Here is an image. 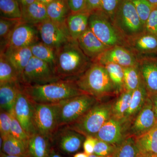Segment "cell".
Masks as SVG:
<instances>
[{
    "instance_id": "cell-1",
    "label": "cell",
    "mask_w": 157,
    "mask_h": 157,
    "mask_svg": "<svg viewBox=\"0 0 157 157\" xmlns=\"http://www.w3.org/2000/svg\"><path fill=\"white\" fill-rule=\"evenodd\" d=\"M83 52L77 40H72L56 49L55 73L61 79H72L81 76L92 63Z\"/></svg>"
},
{
    "instance_id": "cell-2",
    "label": "cell",
    "mask_w": 157,
    "mask_h": 157,
    "mask_svg": "<svg viewBox=\"0 0 157 157\" xmlns=\"http://www.w3.org/2000/svg\"><path fill=\"white\" fill-rule=\"evenodd\" d=\"M24 93L33 103L55 104L85 94L78 88L75 80L61 79L43 85L22 86Z\"/></svg>"
},
{
    "instance_id": "cell-3",
    "label": "cell",
    "mask_w": 157,
    "mask_h": 157,
    "mask_svg": "<svg viewBox=\"0 0 157 157\" xmlns=\"http://www.w3.org/2000/svg\"><path fill=\"white\" fill-rule=\"evenodd\" d=\"M75 82L82 91L98 100L117 93L107 70L99 63H92Z\"/></svg>"
},
{
    "instance_id": "cell-4",
    "label": "cell",
    "mask_w": 157,
    "mask_h": 157,
    "mask_svg": "<svg viewBox=\"0 0 157 157\" xmlns=\"http://www.w3.org/2000/svg\"><path fill=\"white\" fill-rule=\"evenodd\" d=\"M113 103H96L84 115L67 128L83 136H94L111 117Z\"/></svg>"
},
{
    "instance_id": "cell-5",
    "label": "cell",
    "mask_w": 157,
    "mask_h": 157,
    "mask_svg": "<svg viewBox=\"0 0 157 157\" xmlns=\"http://www.w3.org/2000/svg\"><path fill=\"white\" fill-rule=\"evenodd\" d=\"M98 101L93 96L83 94L55 104L59 127L68 125L78 120L98 103Z\"/></svg>"
},
{
    "instance_id": "cell-6",
    "label": "cell",
    "mask_w": 157,
    "mask_h": 157,
    "mask_svg": "<svg viewBox=\"0 0 157 157\" xmlns=\"http://www.w3.org/2000/svg\"><path fill=\"white\" fill-rule=\"evenodd\" d=\"M113 23L122 36L127 39L144 32V27L131 0H121Z\"/></svg>"
},
{
    "instance_id": "cell-7",
    "label": "cell",
    "mask_w": 157,
    "mask_h": 157,
    "mask_svg": "<svg viewBox=\"0 0 157 157\" xmlns=\"http://www.w3.org/2000/svg\"><path fill=\"white\" fill-rule=\"evenodd\" d=\"M59 80L50 65L33 56L20 77L22 86L48 84Z\"/></svg>"
},
{
    "instance_id": "cell-8",
    "label": "cell",
    "mask_w": 157,
    "mask_h": 157,
    "mask_svg": "<svg viewBox=\"0 0 157 157\" xmlns=\"http://www.w3.org/2000/svg\"><path fill=\"white\" fill-rule=\"evenodd\" d=\"M108 18L101 10L93 12L89 18V28L100 41L108 47L121 45L124 42L121 34Z\"/></svg>"
},
{
    "instance_id": "cell-9",
    "label": "cell",
    "mask_w": 157,
    "mask_h": 157,
    "mask_svg": "<svg viewBox=\"0 0 157 157\" xmlns=\"http://www.w3.org/2000/svg\"><path fill=\"white\" fill-rule=\"evenodd\" d=\"M33 104L34 125L37 133L50 138L59 128L55 105Z\"/></svg>"
},
{
    "instance_id": "cell-10",
    "label": "cell",
    "mask_w": 157,
    "mask_h": 157,
    "mask_svg": "<svg viewBox=\"0 0 157 157\" xmlns=\"http://www.w3.org/2000/svg\"><path fill=\"white\" fill-rule=\"evenodd\" d=\"M40 41L58 48L72 40L66 24L54 22L50 19L36 25Z\"/></svg>"
},
{
    "instance_id": "cell-11",
    "label": "cell",
    "mask_w": 157,
    "mask_h": 157,
    "mask_svg": "<svg viewBox=\"0 0 157 157\" xmlns=\"http://www.w3.org/2000/svg\"><path fill=\"white\" fill-rule=\"evenodd\" d=\"M157 124L152 102L148 96L143 107L130 124L128 136L138 137L151 130Z\"/></svg>"
},
{
    "instance_id": "cell-12",
    "label": "cell",
    "mask_w": 157,
    "mask_h": 157,
    "mask_svg": "<svg viewBox=\"0 0 157 157\" xmlns=\"http://www.w3.org/2000/svg\"><path fill=\"white\" fill-rule=\"evenodd\" d=\"M13 111L15 117L30 137L37 133L34 123L33 104L22 89L17 96Z\"/></svg>"
},
{
    "instance_id": "cell-13",
    "label": "cell",
    "mask_w": 157,
    "mask_h": 157,
    "mask_svg": "<svg viewBox=\"0 0 157 157\" xmlns=\"http://www.w3.org/2000/svg\"><path fill=\"white\" fill-rule=\"evenodd\" d=\"M93 63H99L102 65L107 63H113L124 68L138 65V60L134 53L122 45H116L108 48Z\"/></svg>"
},
{
    "instance_id": "cell-14",
    "label": "cell",
    "mask_w": 157,
    "mask_h": 157,
    "mask_svg": "<svg viewBox=\"0 0 157 157\" xmlns=\"http://www.w3.org/2000/svg\"><path fill=\"white\" fill-rule=\"evenodd\" d=\"M39 41L36 26L22 21L13 31L6 48L30 47Z\"/></svg>"
},
{
    "instance_id": "cell-15",
    "label": "cell",
    "mask_w": 157,
    "mask_h": 157,
    "mask_svg": "<svg viewBox=\"0 0 157 157\" xmlns=\"http://www.w3.org/2000/svg\"><path fill=\"white\" fill-rule=\"evenodd\" d=\"M125 129L121 121L111 117L101 127L95 137L98 140L117 145L127 137H125L124 134Z\"/></svg>"
},
{
    "instance_id": "cell-16",
    "label": "cell",
    "mask_w": 157,
    "mask_h": 157,
    "mask_svg": "<svg viewBox=\"0 0 157 157\" xmlns=\"http://www.w3.org/2000/svg\"><path fill=\"white\" fill-rule=\"evenodd\" d=\"M138 66L148 95L157 94V57H144Z\"/></svg>"
},
{
    "instance_id": "cell-17",
    "label": "cell",
    "mask_w": 157,
    "mask_h": 157,
    "mask_svg": "<svg viewBox=\"0 0 157 157\" xmlns=\"http://www.w3.org/2000/svg\"><path fill=\"white\" fill-rule=\"evenodd\" d=\"M77 41L82 50L92 62L110 48L100 41L89 27Z\"/></svg>"
},
{
    "instance_id": "cell-18",
    "label": "cell",
    "mask_w": 157,
    "mask_h": 157,
    "mask_svg": "<svg viewBox=\"0 0 157 157\" xmlns=\"http://www.w3.org/2000/svg\"><path fill=\"white\" fill-rule=\"evenodd\" d=\"M148 95L143 79L139 86L133 91L131 103L121 122L126 129L143 107Z\"/></svg>"
},
{
    "instance_id": "cell-19",
    "label": "cell",
    "mask_w": 157,
    "mask_h": 157,
    "mask_svg": "<svg viewBox=\"0 0 157 157\" xmlns=\"http://www.w3.org/2000/svg\"><path fill=\"white\" fill-rule=\"evenodd\" d=\"M130 47L137 53L146 56L157 55V37L143 32L127 39Z\"/></svg>"
},
{
    "instance_id": "cell-20",
    "label": "cell",
    "mask_w": 157,
    "mask_h": 157,
    "mask_svg": "<svg viewBox=\"0 0 157 157\" xmlns=\"http://www.w3.org/2000/svg\"><path fill=\"white\" fill-rule=\"evenodd\" d=\"M1 52L4 53L20 77L33 56L30 47L7 48Z\"/></svg>"
},
{
    "instance_id": "cell-21",
    "label": "cell",
    "mask_w": 157,
    "mask_h": 157,
    "mask_svg": "<svg viewBox=\"0 0 157 157\" xmlns=\"http://www.w3.org/2000/svg\"><path fill=\"white\" fill-rule=\"evenodd\" d=\"M21 9L23 22L36 26L49 19L46 6L36 1Z\"/></svg>"
},
{
    "instance_id": "cell-22",
    "label": "cell",
    "mask_w": 157,
    "mask_h": 157,
    "mask_svg": "<svg viewBox=\"0 0 157 157\" xmlns=\"http://www.w3.org/2000/svg\"><path fill=\"white\" fill-rule=\"evenodd\" d=\"M90 14L87 11H83L69 15L65 24L72 39L77 40L88 28Z\"/></svg>"
},
{
    "instance_id": "cell-23",
    "label": "cell",
    "mask_w": 157,
    "mask_h": 157,
    "mask_svg": "<svg viewBox=\"0 0 157 157\" xmlns=\"http://www.w3.org/2000/svg\"><path fill=\"white\" fill-rule=\"evenodd\" d=\"M59 136L60 148L67 153H73L78 151L84 139L83 135L67 128L60 132Z\"/></svg>"
},
{
    "instance_id": "cell-24",
    "label": "cell",
    "mask_w": 157,
    "mask_h": 157,
    "mask_svg": "<svg viewBox=\"0 0 157 157\" xmlns=\"http://www.w3.org/2000/svg\"><path fill=\"white\" fill-rule=\"evenodd\" d=\"M134 138L139 156H157V124L148 132Z\"/></svg>"
},
{
    "instance_id": "cell-25",
    "label": "cell",
    "mask_w": 157,
    "mask_h": 157,
    "mask_svg": "<svg viewBox=\"0 0 157 157\" xmlns=\"http://www.w3.org/2000/svg\"><path fill=\"white\" fill-rule=\"evenodd\" d=\"M21 89L20 83L0 86V107L2 110L11 113L14 110L17 96Z\"/></svg>"
},
{
    "instance_id": "cell-26",
    "label": "cell",
    "mask_w": 157,
    "mask_h": 157,
    "mask_svg": "<svg viewBox=\"0 0 157 157\" xmlns=\"http://www.w3.org/2000/svg\"><path fill=\"white\" fill-rule=\"evenodd\" d=\"M49 137L36 133L30 137L28 149L32 157H49L50 155Z\"/></svg>"
},
{
    "instance_id": "cell-27",
    "label": "cell",
    "mask_w": 157,
    "mask_h": 157,
    "mask_svg": "<svg viewBox=\"0 0 157 157\" xmlns=\"http://www.w3.org/2000/svg\"><path fill=\"white\" fill-rule=\"evenodd\" d=\"M46 6L49 19L57 23H65L71 14L67 0H54Z\"/></svg>"
},
{
    "instance_id": "cell-28",
    "label": "cell",
    "mask_w": 157,
    "mask_h": 157,
    "mask_svg": "<svg viewBox=\"0 0 157 157\" xmlns=\"http://www.w3.org/2000/svg\"><path fill=\"white\" fill-rule=\"evenodd\" d=\"M30 48L33 56L46 62L54 70L56 61V48L48 46L41 41L33 44Z\"/></svg>"
},
{
    "instance_id": "cell-29",
    "label": "cell",
    "mask_w": 157,
    "mask_h": 157,
    "mask_svg": "<svg viewBox=\"0 0 157 157\" xmlns=\"http://www.w3.org/2000/svg\"><path fill=\"white\" fill-rule=\"evenodd\" d=\"M1 137L3 140L2 150L4 153L25 157L29 155L28 145L21 140L11 135Z\"/></svg>"
},
{
    "instance_id": "cell-30",
    "label": "cell",
    "mask_w": 157,
    "mask_h": 157,
    "mask_svg": "<svg viewBox=\"0 0 157 157\" xmlns=\"http://www.w3.org/2000/svg\"><path fill=\"white\" fill-rule=\"evenodd\" d=\"M20 83L17 71L2 52L0 54V86L8 83Z\"/></svg>"
},
{
    "instance_id": "cell-31",
    "label": "cell",
    "mask_w": 157,
    "mask_h": 157,
    "mask_svg": "<svg viewBox=\"0 0 157 157\" xmlns=\"http://www.w3.org/2000/svg\"><path fill=\"white\" fill-rule=\"evenodd\" d=\"M133 91L124 90L112 104L111 117L121 121L128 109Z\"/></svg>"
},
{
    "instance_id": "cell-32",
    "label": "cell",
    "mask_w": 157,
    "mask_h": 157,
    "mask_svg": "<svg viewBox=\"0 0 157 157\" xmlns=\"http://www.w3.org/2000/svg\"><path fill=\"white\" fill-rule=\"evenodd\" d=\"M21 19H11L1 17L0 18V38L1 51L4 50L13 31L22 22Z\"/></svg>"
},
{
    "instance_id": "cell-33",
    "label": "cell",
    "mask_w": 157,
    "mask_h": 157,
    "mask_svg": "<svg viewBox=\"0 0 157 157\" xmlns=\"http://www.w3.org/2000/svg\"><path fill=\"white\" fill-rule=\"evenodd\" d=\"M139 152L135 138L127 136L117 146L112 157H138Z\"/></svg>"
},
{
    "instance_id": "cell-34",
    "label": "cell",
    "mask_w": 157,
    "mask_h": 157,
    "mask_svg": "<svg viewBox=\"0 0 157 157\" xmlns=\"http://www.w3.org/2000/svg\"><path fill=\"white\" fill-rule=\"evenodd\" d=\"M103 66L107 70L109 78L115 86L117 93L124 91V68L113 63H107Z\"/></svg>"
},
{
    "instance_id": "cell-35",
    "label": "cell",
    "mask_w": 157,
    "mask_h": 157,
    "mask_svg": "<svg viewBox=\"0 0 157 157\" xmlns=\"http://www.w3.org/2000/svg\"><path fill=\"white\" fill-rule=\"evenodd\" d=\"M142 81L138 66L124 68V90L133 91L138 87Z\"/></svg>"
},
{
    "instance_id": "cell-36",
    "label": "cell",
    "mask_w": 157,
    "mask_h": 157,
    "mask_svg": "<svg viewBox=\"0 0 157 157\" xmlns=\"http://www.w3.org/2000/svg\"><path fill=\"white\" fill-rule=\"evenodd\" d=\"M0 11L1 17L21 19V9L17 0H0Z\"/></svg>"
},
{
    "instance_id": "cell-37",
    "label": "cell",
    "mask_w": 157,
    "mask_h": 157,
    "mask_svg": "<svg viewBox=\"0 0 157 157\" xmlns=\"http://www.w3.org/2000/svg\"><path fill=\"white\" fill-rule=\"evenodd\" d=\"M134 4L141 23L145 27V24L152 9L153 6L148 0H131Z\"/></svg>"
},
{
    "instance_id": "cell-38",
    "label": "cell",
    "mask_w": 157,
    "mask_h": 157,
    "mask_svg": "<svg viewBox=\"0 0 157 157\" xmlns=\"http://www.w3.org/2000/svg\"><path fill=\"white\" fill-rule=\"evenodd\" d=\"M11 117V132L10 135L24 142L28 145L30 137L23 128L14 115V111L10 113Z\"/></svg>"
},
{
    "instance_id": "cell-39",
    "label": "cell",
    "mask_w": 157,
    "mask_h": 157,
    "mask_svg": "<svg viewBox=\"0 0 157 157\" xmlns=\"http://www.w3.org/2000/svg\"><path fill=\"white\" fill-rule=\"evenodd\" d=\"M121 0H101V11L113 22Z\"/></svg>"
},
{
    "instance_id": "cell-40",
    "label": "cell",
    "mask_w": 157,
    "mask_h": 157,
    "mask_svg": "<svg viewBox=\"0 0 157 157\" xmlns=\"http://www.w3.org/2000/svg\"><path fill=\"white\" fill-rule=\"evenodd\" d=\"M117 146L98 139L95 146L94 154L102 156H112Z\"/></svg>"
},
{
    "instance_id": "cell-41",
    "label": "cell",
    "mask_w": 157,
    "mask_h": 157,
    "mask_svg": "<svg viewBox=\"0 0 157 157\" xmlns=\"http://www.w3.org/2000/svg\"><path fill=\"white\" fill-rule=\"evenodd\" d=\"M144 32L157 37V6L153 7L145 24Z\"/></svg>"
},
{
    "instance_id": "cell-42",
    "label": "cell",
    "mask_w": 157,
    "mask_h": 157,
    "mask_svg": "<svg viewBox=\"0 0 157 157\" xmlns=\"http://www.w3.org/2000/svg\"><path fill=\"white\" fill-rule=\"evenodd\" d=\"M11 123V113L1 111L0 113V132L2 137L10 135Z\"/></svg>"
},
{
    "instance_id": "cell-43",
    "label": "cell",
    "mask_w": 157,
    "mask_h": 157,
    "mask_svg": "<svg viewBox=\"0 0 157 157\" xmlns=\"http://www.w3.org/2000/svg\"><path fill=\"white\" fill-rule=\"evenodd\" d=\"M71 13L86 11L85 0H67Z\"/></svg>"
},
{
    "instance_id": "cell-44",
    "label": "cell",
    "mask_w": 157,
    "mask_h": 157,
    "mask_svg": "<svg viewBox=\"0 0 157 157\" xmlns=\"http://www.w3.org/2000/svg\"><path fill=\"white\" fill-rule=\"evenodd\" d=\"M98 139L94 136H87L83 143L84 152L87 155L94 154V149Z\"/></svg>"
},
{
    "instance_id": "cell-45",
    "label": "cell",
    "mask_w": 157,
    "mask_h": 157,
    "mask_svg": "<svg viewBox=\"0 0 157 157\" xmlns=\"http://www.w3.org/2000/svg\"><path fill=\"white\" fill-rule=\"evenodd\" d=\"M86 11L89 13L101 10V0H85Z\"/></svg>"
},
{
    "instance_id": "cell-46",
    "label": "cell",
    "mask_w": 157,
    "mask_h": 157,
    "mask_svg": "<svg viewBox=\"0 0 157 157\" xmlns=\"http://www.w3.org/2000/svg\"><path fill=\"white\" fill-rule=\"evenodd\" d=\"M148 96L150 98L152 102L154 110L157 119V94H153Z\"/></svg>"
},
{
    "instance_id": "cell-47",
    "label": "cell",
    "mask_w": 157,
    "mask_h": 157,
    "mask_svg": "<svg viewBox=\"0 0 157 157\" xmlns=\"http://www.w3.org/2000/svg\"><path fill=\"white\" fill-rule=\"evenodd\" d=\"M19 3L21 8L31 5L36 2V0H17Z\"/></svg>"
},
{
    "instance_id": "cell-48",
    "label": "cell",
    "mask_w": 157,
    "mask_h": 157,
    "mask_svg": "<svg viewBox=\"0 0 157 157\" xmlns=\"http://www.w3.org/2000/svg\"><path fill=\"white\" fill-rule=\"evenodd\" d=\"M36 1L46 6L51 3L52 2H53L54 0H36Z\"/></svg>"
},
{
    "instance_id": "cell-49",
    "label": "cell",
    "mask_w": 157,
    "mask_h": 157,
    "mask_svg": "<svg viewBox=\"0 0 157 157\" xmlns=\"http://www.w3.org/2000/svg\"><path fill=\"white\" fill-rule=\"evenodd\" d=\"M88 155L86 154L84 152L78 153L74 155L73 157H88Z\"/></svg>"
},
{
    "instance_id": "cell-50",
    "label": "cell",
    "mask_w": 157,
    "mask_h": 157,
    "mask_svg": "<svg viewBox=\"0 0 157 157\" xmlns=\"http://www.w3.org/2000/svg\"><path fill=\"white\" fill-rule=\"evenodd\" d=\"M26 157V156H25ZM22 156L12 155H9L6 154L2 153L1 154V157H25Z\"/></svg>"
},
{
    "instance_id": "cell-51",
    "label": "cell",
    "mask_w": 157,
    "mask_h": 157,
    "mask_svg": "<svg viewBox=\"0 0 157 157\" xmlns=\"http://www.w3.org/2000/svg\"><path fill=\"white\" fill-rule=\"evenodd\" d=\"M49 157H62L59 155L58 154H57L55 152L52 151L51 153H50V155Z\"/></svg>"
},
{
    "instance_id": "cell-52",
    "label": "cell",
    "mask_w": 157,
    "mask_h": 157,
    "mask_svg": "<svg viewBox=\"0 0 157 157\" xmlns=\"http://www.w3.org/2000/svg\"><path fill=\"white\" fill-rule=\"evenodd\" d=\"M148 1L153 6H157V0H148Z\"/></svg>"
},
{
    "instance_id": "cell-53",
    "label": "cell",
    "mask_w": 157,
    "mask_h": 157,
    "mask_svg": "<svg viewBox=\"0 0 157 157\" xmlns=\"http://www.w3.org/2000/svg\"><path fill=\"white\" fill-rule=\"evenodd\" d=\"M88 157H112V156H102L98 155L93 154L89 155Z\"/></svg>"
},
{
    "instance_id": "cell-54",
    "label": "cell",
    "mask_w": 157,
    "mask_h": 157,
    "mask_svg": "<svg viewBox=\"0 0 157 157\" xmlns=\"http://www.w3.org/2000/svg\"><path fill=\"white\" fill-rule=\"evenodd\" d=\"M138 157H157L156 155H142Z\"/></svg>"
},
{
    "instance_id": "cell-55",
    "label": "cell",
    "mask_w": 157,
    "mask_h": 157,
    "mask_svg": "<svg viewBox=\"0 0 157 157\" xmlns=\"http://www.w3.org/2000/svg\"><path fill=\"white\" fill-rule=\"evenodd\" d=\"M25 157H32L29 154V155H28L27 156H26Z\"/></svg>"
}]
</instances>
